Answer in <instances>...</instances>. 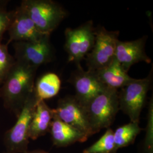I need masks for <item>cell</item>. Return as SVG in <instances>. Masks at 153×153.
I'll return each instance as SVG.
<instances>
[{
	"label": "cell",
	"mask_w": 153,
	"mask_h": 153,
	"mask_svg": "<svg viewBox=\"0 0 153 153\" xmlns=\"http://www.w3.org/2000/svg\"><path fill=\"white\" fill-rule=\"evenodd\" d=\"M50 35L33 42H15L16 60L38 68L51 62L53 58V49L50 43Z\"/></svg>",
	"instance_id": "ba28073f"
},
{
	"label": "cell",
	"mask_w": 153,
	"mask_h": 153,
	"mask_svg": "<svg viewBox=\"0 0 153 153\" xmlns=\"http://www.w3.org/2000/svg\"><path fill=\"white\" fill-rule=\"evenodd\" d=\"M70 79L75 89V97L85 107L107 88L99 81L94 71H85L82 67L77 68Z\"/></svg>",
	"instance_id": "30bf717a"
},
{
	"label": "cell",
	"mask_w": 153,
	"mask_h": 153,
	"mask_svg": "<svg viewBox=\"0 0 153 153\" xmlns=\"http://www.w3.org/2000/svg\"><path fill=\"white\" fill-rule=\"evenodd\" d=\"M95 31L92 21L75 28L66 29L65 49L68 55V61L74 63L77 68H81V61L93 48Z\"/></svg>",
	"instance_id": "52a82bcc"
},
{
	"label": "cell",
	"mask_w": 153,
	"mask_h": 153,
	"mask_svg": "<svg viewBox=\"0 0 153 153\" xmlns=\"http://www.w3.org/2000/svg\"><path fill=\"white\" fill-rule=\"evenodd\" d=\"M82 153H116L114 131L108 128L97 142L85 149Z\"/></svg>",
	"instance_id": "ac0fdd59"
},
{
	"label": "cell",
	"mask_w": 153,
	"mask_h": 153,
	"mask_svg": "<svg viewBox=\"0 0 153 153\" xmlns=\"http://www.w3.org/2000/svg\"><path fill=\"white\" fill-rule=\"evenodd\" d=\"M49 131L53 144L59 148L67 147L76 142H85L88 138L85 133L61 120L54 113Z\"/></svg>",
	"instance_id": "4fadbf2b"
},
{
	"label": "cell",
	"mask_w": 153,
	"mask_h": 153,
	"mask_svg": "<svg viewBox=\"0 0 153 153\" xmlns=\"http://www.w3.org/2000/svg\"><path fill=\"white\" fill-rule=\"evenodd\" d=\"M0 43V83H2L6 76L16 62V60L9 53L7 45Z\"/></svg>",
	"instance_id": "ffe728a7"
},
{
	"label": "cell",
	"mask_w": 153,
	"mask_h": 153,
	"mask_svg": "<svg viewBox=\"0 0 153 153\" xmlns=\"http://www.w3.org/2000/svg\"><path fill=\"white\" fill-rule=\"evenodd\" d=\"M153 71L142 79L133 78L120 88L118 93L119 108L127 115L131 122L139 123L142 109L146 102L148 91L152 83Z\"/></svg>",
	"instance_id": "5b68a950"
},
{
	"label": "cell",
	"mask_w": 153,
	"mask_h": 153,
	"mask_svg": "<svg viewBox=\"0 0 153 153\" xmlns=\"http://www.w3.org/2000/svg\"><path fill=\"white\" fill-rule=\"evenodd\" d=\"M53 113L59 119L87 134L93 135L88 123L86 108L74 95L59 99Z\"/></svg>",
	"instance_id": "9c48e42d"
},
{
	"label": "cell",
	"mask_w": 153,
	"mask_h": 153,
	"mask_svg": "<svg viewBox=\"0 0 153 153\" xmlns=\"http://www.w3.org/2000/svg\"><path fill=\"white\" fill-rule=\"evenodd\" d=\"M147 38V36H144L132 41H118L115 59L126 72L131 66L140 62L151 63L152 60L145 52Z\"/></svg>",
	"instance_id": "7c38bea8"
},
{
	"label": "cell",
	"mask_w": 153,
	"mask_h": 153,
	"mask_svg": "<svg viewBox=\"0 0 153 153\" xmlns=\"http://www.w3.org/2000/svg\"><path fill=\"white\" fill-rule=\"evenodd\" d=\"M142 153H153V102L150 100L148 106L146 133L142 146Z\"/></svg>",
	"instance_id": "d6986e66"
},
{
	"label": "cell",
	"mask_w": 153,
	"mask_h": 153,
	"mask_svg": "<svg viewBox=\"0 0 153 153\" xmlns=\"http://www.w3.org/2000/svg\"><path fill=\"white\" fill-rule=\"evenodd\" d=\"M142 129L139 123L130 122L121 126L114 131L115 152L121 148H125L133 143Z\"/></svg>",
	"instance_id": "e0dca14e"
},
{
	"label": "cell",
	"mask_w": 153,
	"mask_h": 153,
	"mask_svg": "<svg viewBox=\"0 0 153 153\" xmlns=\"http://www.w3.org/2000/svg\"><path fill=\"white\" fill-rule=\"evenodd\" d=\"M119 31H108L104 27L95 28L93 48L86 56L88 71H95L115 59Z\"/></svg>",
	"instance_id": "8992f818"
},
{
	"label": "cell",
	"mask_w": 153,
	"mask_h": 153,
	"mask_svg": "<svg viewBox=\"0 0 153 153\" xmlns=\"http://www.w3.org/2000/svg\"><path fill=\"white\" fill-rule=\"evenodd\" d=\"M20 6L39 30L45 35H50L67 15L60 4L51 0H25Z\"/></svg>",
	"instance_id": "277c9868"
},
{
	"label": "cell",
	"mask_w": 153,
	"mask_h": 153,
	"mask_svg": "<svg viewBox=\"0 0 153 153\" xmlns=\"http://www.w3.org/2000/svg\"><path fill=\"white\" fill-rule=\"evenodd\" d=\"M7 31L9 42L36 41L45 35L39 30L27 13L21 6L13 12Z\"/></svg>",
	"instance_id": "8fae6325"
},
{
	"label": "cell",
	"mask_w": 153,
	"mask_h": 153,
	"mask_svg": "<svg viewBox=\"0 0 153 153\" xmlns=\"http://www.w3.org/2000/svg\"><path fill=\"white\" fill-rule=\"evenodd\" d=\"M94 72L105 88L117 90L125 86L133 79L115 59L107 65Z\"/></svg>",
	"instance_id": "5bb4252c"
},
{
	"label": "cell",
	"mask_w": 153,
	"mask_h": 153,
	"mask_svg": "<svg viewBox=\"0 0 153 153\" xmlns=\"http://www.w3.org/2000/svg\"><path fill=\"white\" fill-rule=\"evenodd\" d=\"M25 153H48L43 150H33V151H30V152H26Z\"/></svg>",
	"instance_id": "7402d4cb"
},
{
	"label": "cell",
	"mask_w": 153,
	"mask_h": 153,
	"mask_svg": "<svg viewBox=\"0 0 153 153\" xmlns=\"http://www.w3.org/2000/svg\"><path fill=\"white\" fill-rule=\"evenodd\" d=\"M60 78L54 73L40 76L34 86V92L38 100H45L56 96L61 89Z\"/></svg>",
	"instance_id": "2e32d148"
},
{
	"label": "cell",
	"mask_w": 153,
	"mask_h": 153,
	"mask_svg": "<svg viewBox=\"0 0 153 153\" xmlns=\"http://www.w3.org/2000/svg\"><path fill=\"white\" fill-rule=\"evenodd\" d=\"M53 117V109L44 100H38L30 124L29 138L35 140L48 132Z\"/></svg>",
	"instance_id": "9a60e30c"
},
{
	"label": "cell",
	"mask_w": 153,
	"mask_h": 153,
	"mask_svg": "<svg viewBox=\"0 0 153 153\" xmlns=\"http://www.w3.org/2000/svg\"><path fill=\"white\" fill-rule=\"evenodd\" d=\"M4 4V1H0V6H2V5Z\"/></svg>",
	"instance_id": "603a6c76"
},
{
	"label": "cell",
	"mask_w": 153,
	"mask_h": 153,
	"mask_svg": "<svg viewBox=\"0 0 153 153\" xmlns=\"http://www.w3.org/2000/svg\"><path fill=\"white\" fill-rule=\"evenodd\" d=\"M38 101L33 90L17 116L16 123L6 133L4 137L5 153H25L27 152L30 126Z\"/></svg>",
	"instance_id": "3957f363"
},
{
	"label": "cell",
	"mask_w": 153,
	"mask_h": 153,
	"mask_svg": "<svg viewBox=\"0 0 153 153\" xmlns=\"http://www.w3.org/2000/svg\"><path fill=\"white\" fill-rule=\"evenodd\" d=\"M118 91L106 88L85 107L93 135L103 129H108L120 110Z\"/></svg>",
	"instance_id": "7a4b0ae2"
},
{
	"label": "cell",
	"mask_w": 153,
	"mask_h": 153,
	"mask_svg": "<svg viewBox=\"0 0 153 153\" xmlns=\"http://www.w3.org/2000/svg\"><path fill=\"white\" fill-rule=\"evenodd\" d=\"M37 69V68L16 60L2 83L0 97L6 108L11 110L16 116L34 90Z\"/></svg>",
	"instance_id": "6da1fadb"
},
{
	"label": "cell",
	"mask_w": 153,
	"mask_h": 153,
	"mask_svg": "<svg viewBox=\"0 0 153 153\" xmlns=\"http://www.w3.org/2000/svg\"><path fill=\"white\" fill-rule=\"evenodd\" d=\"M12 14L13 12H9L0 6V43H1L4 33L7 31Z\"/></svg>",
	"instance_id": "44dd1931"
}]
</instances>
